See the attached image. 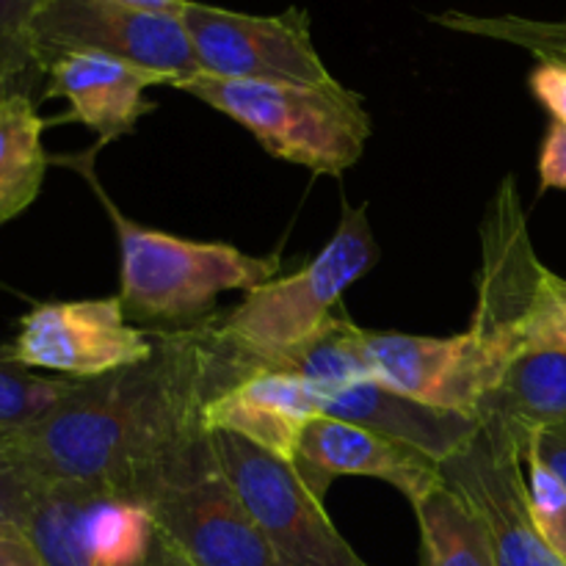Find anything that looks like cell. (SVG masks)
Returning <instances> with one entry per match:
<instances>
[{"label": "cell", "instance_id": "4316f807", "mask_svg": "<svg viewBox=\"0 0 566 566\" xmlns=\"http://www.w3.org/2000/svg\"><path fill=\"white\" fill-rule=\"evenodd\" d=\"M42 490L44 484L33 481L22 470H0V534L25 536L28 520Z\"/></svg>", "mask_w": 566, "mask_h": 566}, {"label": "cell", "instance_id": "4dcf8cb0", "mask_svg": "<svg viewBox=\"0 0 566 566\" xmlns=\"http://www.w3.org/2000/svg\"><path fill=\"white\" fill-rule=\"evenodd\" d=\"M0 566H42V562L28 536L0 534Z\"/></svg>", "mask_w": 566, "mask_h": 566}, {"label": "cell", "instance_id": "603a6c76", "mask_svg": "<svg viewBox=\"0 0 566 566\" xmlns=\"http://www.w3.org/2000/svg\"><path fill=\"white\" fill-rule=\"evenodd\" d=\"M437 25L459 33L497 39L517 44L539 61H566V17L564 20H528V17H479L464 11H446L434 17Z\"/></svg>", "mask_w": 566, "mask_h": 566}, {"label": "cell", "instance_id": "7a4b0ae2", "mask_svg": "<svg viewBox=\"0 0 566 566\" xmlns=\"http://www.w3.org/2000/svg\"><path fill=\"white\" fill-rule=\"evenodd\" d=\"M171 88L202 99L247 127L274 158L340 177L365 153L374 122L363 97L343 83L227 81L197 72Z\"/></svg>", "mask_w": 566, "mask_h": 566}, {"label": "cell", "instance_id": "7402d4cb", "mask_svg": "<svg viewBox=\"0 0 566 566\" xmlns=\"http://www.w3.org/2000/svg\"><path fill=\"white\" fill-rule=\"evenodd\" d=\"M75 387V379L33 374L11 357L9 343H0V431L25 429L59 407Z\"/></svg>", "mask_w": 566, "mask_h": 566}, {"label": "cell", "instance_id": "ffe728a7", "mask_svg": "<svg viewBox=\"0 0 566 566\" xmlns=\"http://www.w3.org/2000/svg\"><path fill=\"white\" fill-rule=\"evenodd\" d=\"M420 525V566H497L479 514L448 484L415 503Z\"/></svg>", "mask_w": 566, "mask_h": 566}, {"label": "cell", "instance_id": "5bb4252c", "mask_svg": "<svg viewBox=\"0 0 566 566\" xmlns=\"http://www.w3.org/2000/svg\"><path fill=\"white\" fill-rule=\"evenodd\" d=\"M321 415V392L287 370L254 368L216 396L205 409L210 431H230L252 446L291 462L298 437Z\"/></svg>", "mask_w": 566, "mask_h": 566}, {"label": "cell", "instance_id": "52a82bcc", "mask_svg": "<svg viewBox=\"0 0 566 566\" xmlns=\"http://www.w3.org/2000/svg\"><path fill=\"white\" fill-rule=\"evenodd\" d=\"M142 503L160 542L191 566H282L221 473L210 442Z\"/></svg>", "mask_w": 566, "mask_h": 566}, {"label": "cell", "instance_id": "8992f818", "mask_svg": "<svg viewBox=\"0 0 566 566\" xmlns=\"http://www.w3.org/2000/svg\"><path fill=\"white\" fill-rule=\"evenodd\" d=\"M39 75L66 53H103L160 72L171 86L197 75L191 39L177 11H155L127 0H50L31 25Z\"/></svg>", "mask_w": 566, "mask_h": 566}, {"label": "cell", "instance_id": "8fae6325", "mask_svg": "<svg viewBox=\"0 0 566 566\" xmlns=\"http://www.w3.org/2000/svg\"><path fill=\"white\" fill-rule=\"evenodd\" d=\"M368 352L376 381L431 407L475 418L506 370L470 329L457 337L368 332Z\"/></svg>", "mask_w": 566, "mask_h": 566}, {"label": "cell", "instance_id": "d6a6232c", "mask_svg": "<svg viewBox=\"0 0 566 566\" xmlns=\"http://www.w3.org/2000/svg\"><path fill=\"white\" fill-rule=\"evenodd\" d=\"M133 6H144V9H155V11H175V6L180 0H127Z\"/></svg>", "mask_w": 566, "mask_h": 566}, {"label": "cell", "instance_id": "d6986e66", "mask_svg": "<svg viewBox=\"0 0 566 566\" xmlns=\"http://www.w3.org/2000/svg\"><path fill=\"white\" fill-rule=\"evenodd\" d=\"M260 368H276L307 379L321 396L374 379V363L368 352V332L359 329L346 315H332L313 337L269 359Z\"/></svg>", "mask_w": 566, "mask_h": 566}, {"label": "cell", "instance_id": "e0dca14e", "mask_svg": "<svg viewBox=\"0 0 566 566\" xmlns=\"http://www.w3.org/2000/svg\"><path fill=\"white\" fill-rule=\"evenodd\" d=\"M42 130L33 94L9 92L0 97V224L31 208L42 191L48 175Z\"/></svg>", "mask_w": 566, "mask_h": 566}, {"label": "cell", "instance_id": "f546056e", "mask_svg": "<svg viewBox=\"0 0 566 566\" xmlns=\"http://www.w3.org/2000/svg\"><path fill=\"white\" fill-rule=\"evenodd\" d=\"M542 459L556 470L558 479L566 484V426H553V429L531 431Z\"/></svg>", "mask_w": 566, "mask_h": 566}, {"label": "cell", "instance_id": "6da1fadb", "mask_svg": "<svg viewBox=\"0 0 566 566\" xmlns=\"http://www.w3.org/2000/svg\"><path fill=\"white\" fill-rule=\"evenodd\" d=\"M138 365L75 381L70 396L25 429L3 431L6 459L39 484H77L142 503L208 448L205 409L252 374L221 332V315L188 329H153Z\"/></svg>", "mask_w": 566, "mask_h": 566}, {"label": "cell", "instance_id": "ac0fdd59", "mask_svg": "<svg viewBox=\"0 0 566 566\" xmlns=\"http://www.w3.org/2000/svg\"><path fill=\"white\" fill-rule=\"evenodd\" d=\"M158 545V528L144 503L88 492L81 509V547L86 566H149Z\"/></svg>", "mask_w": 566, "mask_h": 566}, {"label": "cell", "instance_id": "83f0119b", "mask_svg": "<svg viewBox=\"0 0 566 566\" xmlns=\"http://www.w3.org/2000/svg\"><path fill=\"white\" fill-rule=\"evenodd\" d=\"M528 86L553 122H566V61H539L531 72Z\"/></svg>", "mask_w": 566, "mask_h": 566}, {"label": "cell", "instance_id": "d4e9b609", "mask_svg": "<svg viewBox=\"0 0 566 566\" xmlns=\"http://www.w3.org/2000/svg\"><path fill=\"white\" fill-rule=\"evenodd\" d=\"M566 354V280L545 269L531 287L512 335L514 359L523 354Z\"/></svg>", "mask_w": 566, "mask_h": 566}, {"label": "cell", "instance_id": "e575fe53", "mask_svg": "<svg viewBox=\"0 0 566 566\" xmlns=\"http://www.w3.org/2000/svg\"><path fill=\"white\" fill-rule=\"evenodd\" d=\"M9 92H20V88H14L9 81H3V77H0V97H6Z\"/></svg>", "mask_w": 566, "mask_h": 566}, {"label": "cell", "instance_id": "5b68a950", "mask_svg": "<svg viewBox=\"0 0 566 566\" xmlns=\"http://www.w3.org/2000/svg\"><path fill=\"white\" fill-rule=\"evenodd\" d=\"M210 448L282 566H368L287 459L230 431H210Z\"/></svg>", "mask_w": 566, "mask_h": 566}, {"label": "cell", "instance_id": "3957f363", "mask_svg": "<svg viewBox=\"0 0 566 566\" xmlns=\"http://www.w3.org/2000/svg\"><path fill=\"white\" fill-rule=\"evenodd\" d=\"M105 208L119 238V298L125 313L158 329L202 324L216 315L213 304L221 293H249L280 271L276 254L254 258L230 243L188 241L136 224L108 199Z\"/></svg>", "mask_w": 566, "mask_h": 566}, {"label": "cell", "instance_id": "2e32d148", "mask_svg": "<svg viewBox=\"0 0 566 566\" xmlns=\"http://www.w3.org/2000/svg\"><path fill=\"white\" fill-rule=\"evenodd\" d=\"M479 418L503 420L514 431L566 426V354H523L512 359L484 398Z\"/></svg>", "mask_w": 566, "mask_h": 566}, {"label": "cell", "instance_id": "4fadbf2b", "mask_svg": "<svg viewBox=\"0 0 566 566\" xmlns=\"http://www.w3.org/2000/svg\"><path fill=\"white\" fill-rule=\"evenodd\" d=\"M149 86H171V81L114 55L66 53L44 70L42 99H66V119L86 125L99 142H114L133 133L138 119L155 108V103L144 99Z\"/></svg>", "mask_w": 566, "mask_h": 566}, {"label": "cell", "instance_id": "9c48e42d", "mask_svg": "<svg viewBox=\"0 0 566 566\" xmlns=\"http://www.w3.org/2000/svg\"><path fill=\"white\" fill-rule=\"evenodd\" d=\"M9 348L25 368L88 381L149 359L155 337L127 321L119 296H108L36 304L20 318Z\"/></svg>", "mask_w": 566, "mask_h": 566}, {"label": "cell", "instance_id": "44dd1931", "mask_svg": "<svg viewBox=\"0 0 566 566\" xmlns=\"http://www.w3.org/2000/svg\"><path fill=\"white\" fill-rule=\"evenodd\" d=\"M86 486L50 484L39 492L25 536L42 566H86L81 547V509Z\"/></svg>", "mask_w": 566, "mask_h": 566}, {"label": "cell", "instance_id": "9a60e30c", "mask_svg": "<svg viewBox=\"0 0 566 566\" xmlns=\"http://www.w3.org/2000/svg\"><path fill=\"white\" fill-rule=\"evenodd\" d=\"M321 415L363 426L374 434L415 448L437 464L464 451L481 429L475 415L431 407L376 379L321 396Z\"/></svg>", "mask_w": 566, "mask_h": 566}, {"label": "cell", "instance_id": "484cf974", "mask_svg": "<svg viewBox=\"0 0 566 566\" xmlns=\"http://www.w3.org/2000/svg\"><path fill=\"white\" fill-rule=\"evenodd\" d=\"M50 0H0V77L33 94L42 81L31 50V25Z\"/></svg>", "mask_w": 566, "mask_h": 566}, {"label": "cell", "instance_id": "836d02e7", "mask_svg": "<svg viewBox=\"0 0 566 566\" xmlns=\"http://www.w3.org/2000/svg\"><path fill=\"white\" fill-rule=\"evenodd\" d=\"M9 459H6V442H3V431H0V470H9Z\"/></svg>", "mask_w": 566, "mask_h": 566}, {"label": "cell", "instance_id": "30bf717a", "mask_svg": "<svg viewBox=\"0 0 566 566\" xmlns=\"http://www.w3.org/2000/svg\"><path fill=\"white\" fill-rule=\"evenodd\" d=\"M440 473L484 523L497 566H566L531 520L520 442L503 420H481L479 434Z\"/></svg>", "mask_w": 566, "mask_h": 566}, {"label": "cell", "instance_id": "7c38bea8", "mask_svg": "<svg viewBox=\"0 0 566 566\" xmlns=\"http://www.w3.org/2000/svg\"><path fill=\"white\" fill-rule=\"evenodd\" d=\"M291 464L310 495L321 503L332 481L340 475H368L385 481L396 486L412 506L446 484L434 459L329 415L310 420L298 437Z\"/></svg>", "mask_w": 566, "mask_h": 566}, {"label": "cell", "instance_id": "ba28073f", "mask_svg": "<svg viewBox=\"0 0 566 566\" xmlns=\"http://www.w3.org/2000/svg\"><path fill=\"white\" fill-rule=\"evenodd\" d=\"M175 11L186 25L199 72L205 75L302 86H326L335 81L313 44L310 14L298 6L282 14L260 17L180 0Z\"/></svg>", "mask_w": 566, "mask_h": 566}, {"label": "cell", "instance_id": "cb8c5ba5", "mask_svg": "<svg viewBox=\"0 0 566 566\" xmlns=\"http://www.w3.org/2000/svg\"><path fill=\"white\" fill-rule=\"evenodd\" d=\"M514 431V429H512ZM520 442L525 473V497L536 531L545 545L566 564V484L556 475V470L542 459L531 431H514Z\"/></svg>", "mask_w": 566, "mask_h": 566}, {"label": "cell", "instance_id": "1f68e13d", "mask_svg": "<svg viewBox=\"0 0 566 566\" xmlns=\"http://www.w3.org/2000/svg\"><path fill=\"white\" fill-rule=\"evenodd\" d=\"M149 566H191V564L182 562V558L177 556L175 551H169V547H166L164 542H160V545H158V553H155L153 564H149Z\"/></svg>", "mask_w": 566, "mask_h": 566}, {"label": "cell", "instance_id": "f1b7e54d", "mask_svg": "<svg viewBox=\"0 0 566 566\" xmlns=\"http://www.w3.org/2000/svg\"><path fill=\"white\" fill-rule=\"evenodd\" d=\"M539 186L566 188V122H553L542 142L539 153Z\"/></svg>", "mask_w": 566, "mask_h": 566}, {"label": "cell", "instance_id": "277c9868", "mask_svg": "<svg viewBox=\"0 0 566 566\" xmlns=\"http://www.w3.org/2000/svg\"><path fill=\"white\" fill-rule=\"evenodd\" d=\"M376 263L379 243L368 224V205L343 202V219L329 243L296 274L249 291L230 315H221V332L252 368H260L313 337L343 293Z\"/></svg>", "mask_w": 566, "mask_h": 566}]
</instances>
